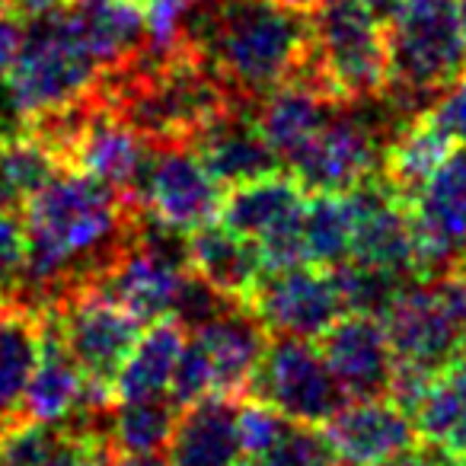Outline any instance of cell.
Masks as SVG:
<instances>
[{
    "label": "cell",
    "mask_w": 466,
    "mask_h": 466,
    "mask_svg": "<svg viewBox=\"0 0 466 466\" xmlns=\"http://www.w3.org/2000/svg\"><path fill=\"white\" fill-rule=\"evenodd\" d=\"M419 240L421 279L466 268V147L447 154V160L406 201Z\"/></svg>",
    "instance_id": "obj_12"
},
{
    "label": "cell",
    "mask_w": 466,
    "mask_h": 466,
    "mask_svg": "<svg viewBox=\"0 0 466 466\" xmlns=\"http://www.w3.org/2000/svg\"><path fill=\"white\" fill-rule=\"evenodd\" d=\"M201 154V160L208 163L220 186L233 188L243 182L262 179L285 169L279 150L268 144V137L259 131L253 116V106L233 109L230 116H224L220 122H214L198 141L192 144Z\"/></svg>",
    "instance_id": "obj_17"
},
{
    "label": "cell",
    "mask_w": 466,
    "mask_h": 466,
    "mask_svg": "<svg viewBox=\"0 0 466 466\" xmlns=\"http://www.w3.org/2000/svg\"><path fill=\"white\" fill-rule=\"evenodd\" d=\"M339 279L345 298V310L349 313H368V317H387L390 307L396 304L402 291H406L412 281L400 272H387V268L374 266H358V262H342V266L332 268Z\"/></svg>",
    "instance_id": "obj_26"
},
{
    "label": "cell",
    "mask_w": 466,
    "mask_h": 466,
    "mask_svg": "<svg viewBox=\"0 0 466 466\" xmlns=\"http://www.w3.org/2000/svg\"><path fill=\"white\" fill-rule=\"evenodd\" d=\"M307 188L294 179L288 169L262 179L233 186L220 205V224L240 233L259 247L266 272L304 266L307 240H304V208Z\"/></svg>",
    "instance_id": "obj_7"
},
{
    "label": "cell",
    "mask_w": 466,
    "mask_h": 466,
    "mask_svg": "<svg viewBox=\"0 0 466 466\" xmlns=\"http://www.w3.org/2000/svg\"><path fill=\"white\" fill-rule=\"evenodd\" d=\"M186 339L188 332L173 317L144 326L141 339H137L128 361L122 364L116 377V387H112L116 402L169 396V383H173L176 364H179V355L186 349Z\"/></svg>",
    "instance_id": "obj_21"
},
{
    "label": "cell",
    "mask_w": 466,
    "mask_h": 466,
    "mask_svg": "<svg viewBox=\"0 0 466 466\" xmlns=\"http://www.w3.org/2000/svg\"><path fill=\"white\" fill-rule=\"evenodd\" d=\"M240 402L230 396H205L182 409L167 444L173 466H243Z\"/></svg>",
    "instance_id": "obj_16"
},
{
    "label": "cell",
    "mask_w": 466,
    "mask_h": 466,
    "mask_svg": "<svg viewBox=\"0 0 466 466\" xmlns=\"http://www.w3.org/2000/svg\"><path fill=\"white\" fill-rule=\"evenodd\" d=\"M112 466H173L169 457H160V453H116Z\"/></svg>",
    "instance_id": "obj_33"
},
{
    "label": "cell",
    "mask_w": 466,
    "mask_h": 466,
    "mask_svg": "<svg viewBox=\"0 0 466 466\" xmlns=\"http://www.w3.org/2000/svg\"><path fill=\"white\" fill-rule=\"evenodd\" d=\"M52 313L58 317L61 339L86 374V380L103 390L116 387L118 370L128 361L131 349L144 332L141 319L125 310L122 304H116L96 285L74 291L58 307H52Z\"/></svg>",
    "instance_id": "obj_10"
},
{
    "label": "cell",
    "mask_w": 466,
    "mask_h": 466,
    "mask_svg": "<svg viewBox=\"0 0 466 466\" xmlns=\"http://www.w3.org/2000/svg\"><path fill=\"white\" fill-rule=\"evenodd\" d=\"M460 7V23H463V39H466V0H457Z\"/></svg>",
    "instance_id": "obj_36"
},
{
    "label": "cell",
    "mask_w": 466,
    "mask_h": 466,
    "mask_svg": "<svg viewBox=\"0 0 466 466\" xmlns=\"http://www.w3.org/2000/svg\"><path fill=\"white\" fill-rule=\"evenodd\" d=\"M247 400H259L304 425H326L349 393L326 364L323 351L304 339H272L259 361Z\"/></svg>",
    "instance_id": "obj_8"
},
{
    "label": "cell",
    "mask_w": 466,
    "mask_h": 466,
    "mask_svg": "<svg viewBox=\"0 0 466 466\" xmlns=\"http://www.w3.org/2000/svg\"><path fill=\"white\" fill-rule=\"evenodd\" d=\"M135 201L167 230L192 233L220 214L224 186L192 144H150Z\"/></svg>",
    "instance_id": "obj_9"
},
{
    "label": "cell",
    "mask_w": 466,
    "mask_h": 466,
    "mask_svg": "<svg viewBox=\"0 0 466 466\" xmlns=\"http://www.w3.org/2000/svg\"><path fill=\"white\" fill-rule=\"evenodd\" d=\"M364 7H368L370 14H374L377 20L387 26V20L396 14V7H400V0H364Z\"/></svg>",
    "instance_id": "obj_34"
},
{
    "label": "cell",
    "mask_w": 466,
    "mask_h": 466,
    "mask_svg": "<svg viewBox=\"0 0 466 466\" xmlns=\"http://www.w3.org/2000/svg\"><path fill=\"white\" fill-rule=\"evenodd\" d=\"M23 26H26L23 20H16V16L7 14V10H0V86H4V77H7L16 52H20Z\"/></svg>",
    "instance_id": "obj_32"
},
{
    "label": "cell",
    "mask_w": 466,
    "mask_h": 466,
    "mask_svg": "<svg viewBox=\"0 0 466 466\" xmlns=\"http://www.w3.org/2000/svg\"><path fill=\"white\" fill-rule=\"evenodd\" d=\"M400 370L434 377L466 355V268L419 279L383 317Z\"/></svg>",
    "instance_id": "obj_5"
},
{
    "label": "cell",
    "mask_w": 466,
    "mask_h": 466,
    "mask_svg": "<svg viewBox=\"0 0 466 466\" xmlns=\"http://www.w3.org/2000/svg\"><path fill=\"white\" fill-rule=\"evenodd\" d=\"M319 351L339 377L349 400H380L390 396L396 377V358L387 326L368 313H342L319 336Z\"/></svg>",
    "instance_id": "obj_13"
},
{
    "label": "cell",
    "mask_w": 466,
    "mask_h": 466,
    "mask_svg": "<svg viewBox=\"0 0 466 466\" xmlns=\"http://www.w3.org/2000/svg\"><path fill=\"white\" fill-rule=\"evenodd\" d=\"M169 396H173L182 409L192 406V402H198V400H205V396H214L211 364H208L205 349H201L195 336L186 339V349H182L179 364H176V374H173V383H169Z\"/></svg>",
    "instance_id": "obj_29"
},
{
    "label": "cell",
    "mask_w": 466,
    "mask_h": 466,
    "mask_svg": "<svg viewBox=\"0 0 466 466\" xmlns=\"http://www.w3.org/2000/svg\"><path fill=\"white\" fill-rule=\"evenodd\" d=\"M457 147L431 118L421 112V116L409 118L400 131L393 135V141L387 144V154H383L380 176L393 186V192L402 201H409L419 186L447 160V154Z\"/></svg>",
    "instance_id": "obj_23"
},
{
    "label": "cell",
    "mask_w": 466,
    "mask_h": 466,
    "mask_svg": "<svg viewBox=\"0 0 466 466\" xmlns=\"http://www.w3.org/2000/svg\"><path fill=\"white\" fill-rule=\"evenodd\" d=\"M387 99L415 118L466 74V39L457 0H400L387 20Z\"/></svg>",
    "instance_id": "obj_3"
},
{
    "label": "cell",
    "mask_w": 466,
    "mask_h": 466,
    "mask_svg": "<svg viewBox=\"0 0 466 466\" xmlns=\"http://www.w3.org/2000/svg\"><path fill=\"white\" fill-rule=\"evenodd\" d=\"M116 4H135V7H147V0H116Z\"/></svg>",
    "instance_id": "obj_37"
},
{
    "label": "cell",
    "mask_w": 466,
    "mask_h": 466,
    "mask_svg": "<svg viewBox=\"0 0 466 466\" xmlns=\"http://www.w3.org/2000/svg\"><path fill=\"white\" fill-rule=\"evenodd\" d=\"M370 103H349L304 144L288 157L285 169L307 192L345 195L380 173L383 154L393 135L402 128V112H370Z\"/></svg>",
    "instance_id": "obj_6"
},
{
    "label": "cell",
    "mask_w": 466,
    "mask_h": 466,
    "mask_svg": "<svg viewBox=\"0 0 466 466\" xmlns=\"http://www.w3.org/2000/svg\"><path fill=\"white\" fill-rule=\"evenodd\" d=\"M182 406L173 396L112 402L109 444L116 453H160L176 431Z\"/></svg>",
    "instance_id": "obj_24"
},
{
    "label": "cell",
    "mask_w": 466,
    "mask_h": 466,
    "mask_svg": "<svg viewBox=\"0 0 466 466\" xmlns=\"http://www.w3.org/2000/svg\"><path fill=\"white\" fill-rule=\"evenodd\" d=\"M453 144H463L466 147V74L451 86V90L441 93V99L425 112Z\"/></svg>",
    "instance_id": "obj_30"
},
{
    "label": "cell",
    "mask_w": 466,
    "mask_h": 466,
    "mask_svg": "<svg viewBox=\"0 0 466 466\" xmlns=\"http://www.w3.org/2000/svg\"><path fill=\"white\" fill-rule=\"evenodd\" d=\"M186 256L188 268L230 300H249V294L266 275L259 247L214 220L186 233Z\"/></svg>",
    "instance_id": "obj_19"
},
{
    "label": "cell",
    "mask_w": 466,
    "mask_h": 466,
    "mask_svg": "<svg viewBox=\"0 0 466 466\" xmlns=\"http://www.w3.org/2000/svg\"><path fill=\"white\" fill-rule=\"evenodd\" d=\"M71 438L61 421H35L16 415L0 425V466H46Z\"/></svg>",
    "instance_id": "obj_27"
},
{
    "label": "cell",
    "mask_w": 466,
    "mask_h": 466,
    "mask_svg": "<svg viewBox=\"0 0 466 466\" xmlns=\"http://www.w3.org/2000/svg\"><path fill=\"white\" fill-rule=\"evenodd\" d=\"M279 4H285V7L298 10V14H313V10L323 4V0H279Z\"/></svg>",
    "instance_id": "obj_35"
},
{
    "label": "cell",
    "mask_w": 466,
    "mask_h": 466,
    "mask_svg": "<svg viewBox=\"0 0 466 466\" xmlns=\"http://www.w3.org/2000/svg\"><path fill=\"white\" fill-rule=\"evenodd\" d=\"M247 304L256 310L272 339H304V342H319V336L342 313H349L336 272L313 262L266 272Z\"/></svg>",
    "instance_id": "obj_11"
},
{
    "label": "cell",
    "mask_w": 466,
    "mask_h": 466,
    "mask_svg": "<svg viewBox=\"0 0 466 466\" xmlns=\"http://www.w3.org/2000/svg\"><path fill=\"white\" fill-rule=\"evenodd\" d=\"M351 233H355V214H351L349 195H336V192L307 195L304 240H307V259L313 266L336 268L342 262H349Z\"/></svg>",
    "instance_id": "obj_25"
},
{
    "label": "cell",
    "mask_w": 466,
    "mask_h": 466,
    "mask_svg": "<svg viewBox=\"0 0 466 466\" xmlns=\"http://www.w3.org/2000/svg\"><path fill=\"white\" fill-rule=\"evenodd\" d=\"M323 431L342 466H383L419 444L415 419L390 396L345 402Z\"/></svg>",
    "instance_id": "obj_14"
},
{
    "label": "cell",
    "mask_w": 466,
    "mask_h": 466,
    "mask_svg": "<svg viewBox=\"0 0 466 466\" xmlns=\"http://www.w3.org/2000/svg\"><path fill=\"white\" fill-rule=\"evenodd\" d=\"M112 460H116V451L103 438L71 431L65 447L46 466H112Z\"/></svg>",
    "instance_id": "obj_31"
},
{
    "label": "cell",
    "mask_w": 466,
    "mask_h": 466,
    "mask_svg": "<svg viewBox=\"0 0 466 466\" xmlns=\"http://www.w3.org/2000/svg\"><path fill=\"white\" fill-rule=\"evenodd\" d=\"M188 336L198 339V345L208 355L214 396L247 400L249 383H253L262 355L272 342V336L262 326V319L256 317L253 307L247 300H237Z\"/></svg>",
    "instance_id": "obj_15"
},
{
    "label": "cell",
    "mask_w": 466,
    "mask_h": 466,
    "mask_svg": "<svg viewBox=\"0 0 466 466\" xmlns=\"http://www.w3.org/2000/svg\"><path fill=\"white\" fill-rule=\"evenodd\" d=\"M42 351L35 374L29 380L23 415L35 421H67L90 396L93 383L71 358L65 339L58 329V317L52 310H42Z\"/></svg>",
    "instance_id": "obj_18"
},
{
    "label": "cell",
    "mask_w": 466,
    "mask_h": 466,
    "mask_svg": "<svg viewBox=\"0 0 466 466\" xmlns=\"http://www.w3.org/2000/svg\"><path fill=\"white\" fill-rule=\"evenodd\" d=\"M310 65L342 103H383L390 93L387 26L364 0H323L310 14Z\"/></svg>",
    "instance_id": "obj_4"
},
{
    "label": "cell",
    "mask_w": 466,
    "mask_h": 466,
    "mask_svg": "<svg viewBox=\"0 0 466 466\" xmlns=\"http://www.w3.org/2000/svg\"><path fill=\"white\" fill-rule=\"evenodd\" d=\"M29 262V230L23 208L0 205V307L20 298Z\"/></svg>",
    "instance_id": "obj_28"
},
{
    "label": "cell",
    "mask_w": 466,
    "mask_h": 466,
    "mask_svg": "<svg viewBox=\"0 0 466 466\" xmlns=\"http://www.w3.org/2000/svg\"><path fill=\"white\" fill-rule=\"evenodd\" d=\"M106 77V67L80 35L71 7L26 20L23 42L4 77L10 116L20 122L67 109L93 96Z\"/></svg>",
    "instance_id": "obj_2"
},
{
    "label": "cell",
    "mask_w": 466,
    "mask_h": 466,
    "mask_svg": "<svg viewBox=\"0 0 466 466\" xmlns=\"http://www.w3.org/2000/svg\"><path fill=\"white\" fill-rule=\"evenodd\" d=\"M412 419L421 441L444 447L466 463V355L428 380Z\"/></svg>",
    "instance_id": "obj_22"
},
{
    "label": "cell",
    "mask_w": 466,
    "mask_h": 466,
    "mask_svg": "<svg viewBox=\"0 0 466 466\" xmlns=\"http://www.w3.org/2000/svg\"><path fill=\"white\" fill-rule=\"evenodd\" d=\"M182 39L240 93L259 103L310 58V14L279 0H208L182 26Z\"/></svg>",
    "instance_id": "obj_1"
},
{
    "label": "cell",
    "mask_w": 466,
    "mask_h": 466,
    "mask_svg": "<svg viewBox=\"0 0 466 466\" xmlns=\"http://www.w3.org/2000/svg\"><path fill=\"white\" fill-rule=\"evenodd\" d=\"M42 351V317L26 304L0 307V425L23 415Z\"/></svg>",
    "instance_id": "obj_20"
}]
</instances>
